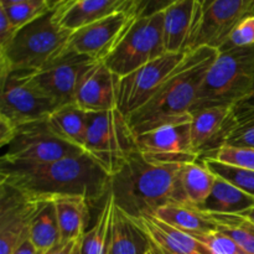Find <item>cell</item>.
Wrapping results in <instances>:
<instances>
[{
    "mask_svg": "<svg viewBox=\"0 0 254 254\" xmlns=\"http://www.w3.org/2000/svg\"><path fill=\"white\" fill-rule=\"evenodd\" d=\"M0 184L41 202L78 196L94 205L109 193L111 175L82 153L29 168L0 165Z\"/></svg>",
    "mask_w": 254,
    "mask_h": 254,
    "instance_id": "obj_1",
    "label": "cell"
},
{
    "mask_svg": "<svg viewBox=\"0 0 254 254\" xmlns=\"http://www.w3.org/2000/svg\"><path fill=\"white\" fill-rule=\"evenodd\" d=\"M186 164L135 150L111 176L109 192L114 205L134 218L154 216L169 203L190 205L181 181Z\"/></svg>",
    "mask_w": 254,
    "mask_h": 254,
    "instance_id": "obj_2",
    "label": "cell"
},
{
    "mask_svg": "<svg viewBox=\"0 0 254 254\" xmlns=\"http://www.w3.org/2000/svg\"><path fill=\"white\" fill-rule=\"evenodd\" d=\"M217 55V49L208 46L188 52L153 98L127 117L133 135L143 134L169 122L191 117L203 78Z\"/></svg>",
    "mask_w": 254,
    "mask_h": 254,
    "instance_id": "obj_3",
    "label": "cell"
},
{
    "mask_svg": "<svg viewBox=\"0 0 254 254\" xmlns=\"http://www.w3.org/2000/svg\"><path fill=\"white\" fill-rule=\"evenodd\" d=\"M71 30L55 20V9L20 27L0 47V74L12 71L36 72L66 51Z\"/></svg>",
    "mask_w": 254,
    "mask_h": 254,
    "instance_id": "obj_4",
    "label": "cell"
},
{
    "mask_svg": "<svg viewBox=\"0 0 254 254\" xmlns=\"http://www.w3.org/2000/svg\"><path fill=\"white\" fill-rule=\"evenodd\" d=\"M253 88L254 45L218 51L203 78L192 112L211 107H232L245 99Z\"/></svg>",
    "mask_w": 254,
    "mask_h": 254,
    "instance_id": "obj_5",
    "label": "cell"
},
{
    "mask_svg": "<svg viewBox=\"0 0 254 254\" xmlns=\"http://www.w3.org/2000/svg\"><path fill=\"white\" fill-rule=\"evenodd\" d=\"M135 150V138L118 109L89 112L84 151L109 175L118 173Z\"/></svg>",
    "mask_w": 254,
    "mask_h": 254,
    "instance_id": "obj_6",
    "label": "cell"
},
{
    "mask_svg": "<svg viewBox=\"0 0 254 254\" xmlns=\"http://www.w3.org/2000/svg\"><path fill=\"white\" fill-rule=\"evenodd\" d=\"M166 54L164 44V11L149 17L133 19L113 51L103 64L119 77Z\"/></svg>",
    "mask_w": 254,
    "mask_h": 254,
    "instance_id": "obj_7",
    "label": "cell"
},
{
    "mask_svg": "<svg viewBox=\"0 0 254 254\" xmlns=\"http://www.w3.org/2000/svg\"><path fill=\"white\" fill-rule=\"evenodd\" d=\"M0 165L29 168L86 153L62 140L47 124V119L16 127L11 140L2 148Z\"/></svg>",
    "mask_w": 254,
    "mask_h": 254,
    "instance_id": "obj_8",
    "label": "cell"
},
{
    "mask_svg": "<svg viewBox=\"0 0 254 254\" xmlns=\"http://www.w3.org/2000/svg\"><path fill=\"white\" fill-rule=\"evenodd\" d=\"M31 72L12 71L0 74V118L14 127L49 118L57 104L30 77Z\"/></svg>",
    "mask_w": 254,
    "mask_h": 254,
    "instance_id": "obj_9",
    "label": "cell"
},
{
    "mask_svg": "<svg viewBox=\"0 0 254 254\" xmlns=\"http://www.w3.org/2000/svg\"><path fill=\"white\" fill-rule=\"evenodd\" d=\"M185 55L166 52L131 73L121 77L117 109L127 118L145 106L171 72L183 61Z\"/></svg>",
    "mask_w": 254,
    "mask_h": 254,
    "instance_id": "obj_10",
    "label": "cell"
},
{
    "mask_svg": "<svg viewBox=\"0 0 254 254\" xmlns=\"http://www.w3.org/2000/svg\"><path fill=\"white\" fill-rule=\"evenodd\" d=\"M97 60L72 51H64L39 71L31 72L32 82L52 99L57 107L74 104L77 87L82 74Z\"/></svg>",
    "mask_w": 254,
    "mask_h": 254,
    "instance_id": "obj_11",
    "label": "cell"
},
{
    "mask_svg": "<svg viewBox=\"0 0 254 254\" xmlns=\"http://www.w3.org/2000/svg\"><path fill=\"white\" fill-rule=\"evenodd\" d=\"M44 202L0 184V254H12L29 238L31 221Z\"/></svg>",
    "mask_w": 254,
    "mask_h": 254,
    "instance_id": "obj_12",
    "label": "cell"
},
{
    "mask_svg": "<svg viewBox=\"0 0 254 254\" xmlns=\"http://www.w3.org/2000/svg\"><path fill=\"white\" fill-rule=\"evenodd\" d=\"M131 20L133 17L128 12H114L109 16L73 30L69 35L66 51L103 61L117 46Z\"/></svg>",
    "mask_w": 254,
    "mask_h": 254,
    "instance_id": "obj_13",
    "label": "cell"
},
{
    "mask_svg": "<svg viewBox=\"0 0 254 254\" xmlns=\"http://www.w3.org/2000/svg\"><path fill=\"white\" fill-rule=\"evenodd\" d=\"M191 121L192 114L189 118L169 122L134 136L136 149L149 155L181 163L198 160L200 156L193 151L191 141Z\"/></svg>",
    "mask_w": 254,
    "mask_h": 254,
    "instance_id": "obj_14",
    "label": "cell"
},
{
    "mask_svg": "<svg viewBox=\"0 0 254 254\" xmlns=\"http://www.w3.org/2000/svg\"><path fill=\"white\" fill-rule=\"evenodd\" d=\"M248 15H254V0H216L202 12L193 50L202 46L218 50L233 27Z\"/></svg>",
    "mask_w": 254,
    "mask_h": 254,
    "instance_id": "obj_15",
    "label": "cell"
},
{
    "mask_svg": "<svg viewBox=\"0 0 254 254\" xmlns=\"http://www.w3.org/2000/svg\"><path fill=\"white\" fill-rule=\"evenodd\" d=\"M121 77L103 61L89 67L79 79L74 104L86 112H103L117 108Z\"/></svg>",
    "mask_w": 254,
    "mask_h": 254,
    "instance_id": "obj_16",
    "label": "cell"
},
{
    "mask_svg": "<svg viewBox=\"0 0 254 254\" xmlns=\"http://www.w3.org/2000/svg\"><path fill=\"white\" fill-rule=\"evenodd\" d=\"M202 7L196 0H180L164 11V44L169 54L193 50Z\"/></svg>",
    "mask_w": 254,
    "mask_h": 254,
    "instance_id": "obj_17",
    "label": "cell"
},
{
    "mask_svg": "<svg viewBox=\"0 0 254 254\" xmlns=\"http://www.w3.org/2000/svg\"><path fill=\"white\" fill-rule=\"evenodd\" d=\"M143 231L156 254H212L203 243L155 216L130 217Z\"/></svg>",
    "mask_w": 254,
    "mask_h": 254,
    "instance_id": "obj_18",
    "label": "cell"
},
{
    "mask_svg": "<svg viewBox=\"0 0 254 254\" xmlns=\"http://www.w3.org/2000/svg\"><path fill=\"white\" fill-rule=\"evenodd\" d=\"M136 1L138 0H78L57 6L55 20L64 29L73 31L114 12L124 11L130 15Z\"/></svg>",
    "mask_w": 254,
    "mask_h": 254,
    "instance_id": "obj_19",
    "label": "cell"
},
{
    "mask_svg": "<svg viewBox=\"0 0 254 254\" xmlns=\"http://www.w3.org/2000/svg\"><path fill=\"white\" fill-rule=\"evenodd\" d=\"M231 107H211L192 112L191 141L193 151L203 156L223 144Z\"/></svg>",
    "mask_w": 254,
    "mask_h": 254,
    "instance_id": "obj_20",
    "label": "cell"
},
{
    "mask_svg": "<svg viewBox=\"0 0 254 254\" xmlns=\"http://www.w3.org/2000/svg\"><path fill=\"white\" fill-rule=\"evenodd\" d=\"M150 245L143 231L114 205L107 254H145Z\"/></svg>",
    "mask_w": 254,
    "mask_h": 254,
    "instance_id": "obj_21",
    "label": "cell"
},
{
    "mask_svg": "<svg viewBox=\"0 0 254 254\" xmlns=\"http://www.w3.org/2000/svg\"><path fill=\"white\" fill-rule=\"evenodd\" d=\"M253 206L254 197L252 195L216 176L210 195L198 208L207 213L242 215Z\"/></svg>",
    "mask_w": 254,
    "mask_h": 254,
    "instance_id": "obj_22",
    "label": "cell"
},
{
    "mask_svg": "<svg viewBox=\"0 0 254 254\" xmlns=\"http://www.w3.org/2000/svg\"><path fill=\"white\" fill-rule=\"evenodd\" d=\"M155 217L193 237L217 230L208 215L200 208L185 203H169L155 212Z\"/></svg>",
    "mask_w": 254,
    "mask_h": 254,
    "instance_id": "obj_23",
    "label": "cell"
},
{
    "mask_svg": "<svg viewBox=\"0 0 254 254\" xmlns=\"http://www.w3.org/2000/svg\"><path fill=\"white\" fill-rule=\"evenodd\" d=\"M89 112L76 104L62 106L55 109L47 118V124L59 138L84 150Z\"/></svg>",
    "mask_w": 254,
    "mask_h": 254,
    "instance_id": "obj_24",
    "label": "cell"
},
{
    "mask_svg": "<svg viewBox=\"0 0 254 254\" xmlns=\"http://www.w3.org/2000/svg\"><path fill=\"white\" fill-rule=\"evenodd\" d=\"M54 203L61 232V242L79 240L87 232L91 203L78 196L59 198Z\"/></svg>",
    "mask_w": 254,
    "mask_h": 254,
    "instance_id": "obj_25",
    "label": "cell"
},
{
    "mask_svg": "<svg viewBox=\"0 0 254 254\" xmlns=\"http://www.w3.org/2000/svg\"><path fill=\"white\" fill-rule=\"evenodd\" d=\"M29 240L41 254L61 242V232L54 201L44 202L34 216L30 225Z\"/></svg>",
    "mask_w": 254,
    "mask_h": 254,
    "instance_id": "obj_26",
    "label": "cell"
},
{
    "mask_svg": "<svg viewBox=\"0 0 254 254\" xmlns=\"http://www.w3.org/2000/svg\"><path fill=\"white\" fill-rule=\"evenodd\" d=\"M181 181L189 203L198 208L210 195L216 181V175L211 173L201 159H198L184 166Z\"/></svg>",
    "mask_w": 254,
    "mask_h": 254,
    "instance_id": "obj_27",
    "label": "cell"
},
{
    "mask_svg": "<svg viewBox=\"0 0 254 254\" xmlns=\"http://www.w3.org/2000/svg\"><path fill=\"white\" fill-rule=\"evenodd\" d=\"M113 210L114 200L109 192L104 198L103 206L97 216L93 227L81 237L79 254H107Z\"/></svg>",
    "mask_w": 254,
    "mask_h": 254,
    "instance_id": "obj_28",
    "label": "cell"
},
{
    "mask_svg": "<svg viewBox=\"0 0 254 254\" xmlns=\"http://www.w3.org/2000/svg\"><path fill=\"white\" fill-rule=\"evenodd\" d=\"M207 215L218 231L232 238L248 254H254V222L242 215Z\"/></svg>",
    "mask_w": 254,
    "mask_h": 254,
    "instance_id": "obj_29",
    "label": "cell"
},
{
    "mask_svg": "<svg viewBox=\"0 0 254 254\" xmlns=\"http://www.w3.org/2000/svg\"><path fill=\"white\" fill-rule=\"evenodd\" d=\"M222 145L254 148V113L233 114L232 111L230 112Z\"/></svg>",
    "mask_w": 254,
    "mask_h": 254,
    "instance_id": "obj_30",
    "label": "cell"
},
{
    "mask_svg": "<svg viewBox=\"0 0 254 254\" xmlns=\"http://www.w3.org/2000/svg\"><path fill=\"white\" fill-rule=\"evenodd\" d=\"M202 163L215 174L217 178L223 179L227 183L232 184L236 188L241 189L245 192L250 193L254 197V171L247 169L237 168V166L227 165V164L220 163L213 159L200 158Z\"/></svg>",
    "mask_w": 254,
    "mask_h": 254,
    "instance_id": "obj_31",
    "label": "cell"
},
{
    "mask_svg": "<svg viewBox=\"0 0 254 254\" xmlns=\"http://www.w3.org/2000/svg\"><path fill=\"white\" fill-rule=\"evenodd\" d=\"M14 27L19 30L52 9L47 1H26L11 5H0Z\"/></svg>",
    "mask_w": 254,
    "mask_h": 254,
    "instance_id": "obj_32",
    "label": "cell"
},
{
    "mask_svg": "<svg viewBox=\"0 0 254 254\" xmlns=\"http://www.w3.org/2000/svg\"><path fill=\"white\" fill-rule=\"evenodd\" d=\"M200 158L213 159V160L227 164V165L254 171V148L222 145Z\"/></svg>",
    "mask_w": 254,
    "mask_h": 254,
    "instance_id": "obj_33",
    "label": "cell"
},
{
    "mask_svg": "<svg viewBox=\"0 0 254 254\" xmlns=\"http://www.w3.org/2000/svg\"><path fill=\"white\" fill-rule=\"evenodd\" d=\"M254 45V15L243 17L228 35L218 51H227L236 47H245Z\"/></svg>",
    "mask_w": 254,
    "mask_h": 254,
    "instance_id": "obj_34",
    "label": "cell"
},
{
    "mask_svg": "<svg viewBox=\"0 0 254 254\" xmlns=\"http://www.w3.org/2000/svg\"><path fill=\"white\" fill-rule=\"evenodd\" d=\"M195 238L203 243L212 254H248L237 242L218 230Z\"/></svg>",
    "mask_w": 254,
    "mask_h": 254,
    "instance_id": "obj_35",
    "label": "cell"
},
{
    "mask_svg": "<svg viewBox=\"0 0 254 254\" xmlns=\"http://www.w3.org/2000/svg\"><path fill=\"white\" fill-rule=\"evenodd\" d=\"M180 0H138L134 5L130 12L133 19H140V17H149L153 15L163 12L175 2Z\"/></svg>",
    "mask_w": 254,
    "mask_h": 254,
    "instance_id": "obj_36",
    "label": "cell"
},
{
    "mask_svg": "<svg viewBox=\"0 0 254 254\" xmlns=\"http://www.w3.org/2000/svg\"><path fill=\"white\" fill-rule=\"evenodd\" d=\"M16 31L17 30L7 19L4 10L0 7V47L5 46L11 40V37L14 36Z\"/></svg>",
    "mask_w": 254,
    "mask_h": 254,
    "instance_id": "obj_37",
    "label": "cell"
},
{
    "mask_svg": "<svg viewBox=\"0 0 254 254\" xmlns=\"http://www.w3.org/2000/svg\"><path fill=\"white\" fill-rule=\"evenodd\" d=\"M79 245H81V238L68 242H60L44 254H79Z\"/></svg>",
    "mask_w": 254,
    "mask_h": 254,
    "instance_id": "obj_38",
    "label": "cell"
},
{
    "mask_svg": "<svg viewBox=\"0 0 254 254\" xmlns=\"http://www.w3.org/2000/svg\"><path fill=\"white\" fill-rule=\"evenodd\" d=\"M231 111H232L233 114L254 113V88L245 99L231 107Z\"/></svg>",
    "mask_w": 254,
    "mask_h": 254,
    "instance_id": "obj_39",
    "label": "cell"
},
{
    "mask_svg": "<svg viewBox=\"0 0 254 254\" xmlns=\"http://www.w3.org/2000/svg\"><path fill=\"white\" fill-rule=\"evenodd\" d=\"M12 254H41V253L36 250V247L32 245L31 241L27 238L26 241H24V242H22L21 245L15 250V252Z\"/></svg>",
    "mask_w": 254,
    "mask_h": 254,
    "instance_id": "obj_40",
    "label": "cell"
},
{
    "mask_svg": "<svg viewBox=\"0 0 254 254\" xmlns=\"http://www.w3.org/2000/svg\"><path fill=\"white\" fill-rule=\"evenodd\" d=\"M26 1H47L49 0H0V5H11V4H17V2H26Z\"/></svg>",
    "mask_w": 254,
    "mask_h": 254,
    "instance_id": "obj_41",
    "label": "cell"
},
{
    "mask_svg": "<svg viewBox=\"0 0 254 254\" xmlns=\"http://www.w3.org/2000/svg\"><path fill=\"white\" fill-rule=\"evenodd\" d=\"M196 1L201 5V7H202V11H205V10L207 9L210 5H212L216 0H196Z\"/></svg>",
    "mask_w": 254,
    "mask_h": 254,
    "instance_id": "obj_42",
    "label": "cell"
},
{
    "mask_svg": "<svg viewBox=\"0 0 254 254\" xmlns=\"http://www.w3.org/2000/svg\"><path fill=\"white\" fill-rule=\"evenodd\" d=\"M242 216H245V217H247L248 220H251L252 222H254V206L253 207H251L248 211H246L245 213H242Z\"/></svg>",
    "mask_w": 254,
    "mask_h": 254,
    "instance_id": "obj_43",
    "label": "cell"
},
{
    "mask_svg": "<svg viewBox=\"0 0 254 254\" xmlns=\"http://www.w3.org/2000/svg\"><path fill=\"white\" fill-rule=\"evenodd\" d=\"M64 1H66V0H49V4L52 9H56V7L59 6L60 4H62Z\"/></svg>",
    "mask_w": 254,
    "mask_h": 254,
    "instance_id": "obj_44",
    "label": "cell"
},
{
    "mask_svg": "<svg viewBox=\"0 0 254 254\" xmlns=\"http://www.w3.org/2000/svg\"><path fill=\"white\" fill-rule=\"evenodd\" d=\"M74 1H78V0H66V1H64L62 2V4H60V5H66V4H71V2H74ZM59 5V6H60Z\"/></svg>",
    "mask_w": 254,
    "mask_h": 254,
    "instance_id": "obj_45",
    "label": "cell"
},
{
    "mask_svg": "<svg viewBox=\"0 0 254 254\" xmlns=\"http://www.w3.org/2000/svg\"><path fill=\"white\" fill-rule=\"evenodd\" d=\"M145 254H155V253H154V251L150 248V251H149V252H146Z\"/></svg>",
    "mask_w": 254,
    "mask_h": 254,
    "instance_id": "obj_46",
    "label": "cell"
},
{
    "mask_svg": "<svg viewBox=\"0 0 254 254\" xmlns=\"http://www.w3.org/2000/svg\"><path fill=\"white\" fill-rule=\"evenodd\" d=\"M154 253H155V252H154ZM155 254H156V253H155Z\"/></svg>",
    "mask_w": 254,
    "mask_h": 254,
    "instance_id": "obj_47",
    "label": "cell"
}]
</instances>
